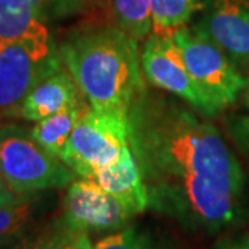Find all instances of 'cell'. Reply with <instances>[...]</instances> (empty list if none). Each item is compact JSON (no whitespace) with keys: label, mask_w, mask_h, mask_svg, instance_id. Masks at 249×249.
Returning <instances> with one entry per match:
<instances>
[{"label":"cell","mask_w":249,"mask_h":249,"mask_svg":"<svg viewBox=\"0 0 249 249\" xmlns=\"http://www.w3.org/2000/svg\"><path fill=\"white\" fill-rule=\"evenodd\" d=\"M199 7V0H152L154 35H173L176 29L186 27L187 21Z\"/></svg>","instance_id":"2e32d148"},{"label":"cell","mask_w":249,"mask_h":249,"mask_svg":"<svg viewBox=\"0 0 249 249\" xmlns=\"http://www.w3.org/2000/svg\"><path fill=\"white\" fill-rule=\"evenodd\" d=\"M172 36L190 75L216 107L223 111L231 106L248 85L235 64L208 37L194 29L181 27Z\"/></svg>","instance_id":"8992f818"},{"label":"cell","mask_w":249,"mask_h":249,"mask_svg":"<svg viewBox=\"0 0 249 249\" xmlns=\"http://www.w3.org/2000/svg\"><path fill=\"white\" fill-rule=\"evenodd\" d=\"M88 0H52V17L70 16L79 11Z\"/></svg>","instance_id":"ffe728a7"},{"label":"cell","mask_w":249,"mask_h":249,"mask_svg":"<svg viewBox=\"0 0 249 249\" xmlns=\"http://www.w3.org/2000/svg\"><path fill=\"white\" fill-rule=\"evenodd\" d=\"M52 0H0V37L49 35Z\"/></svg>","instance_id":"7c38bea8"},{"label":"cell","mask_w":249,"mask_h":249,"mask_svg":"<svg viewBox=\"0 0 249 249\" xmlns=\"http://www.w3.org/2000/svg\"><path fill=\"white\" fill-rule=\"evenodd\" d=\"M58 54L96 111L127 116L145 90L137 40L118 27L80 28L65 37Z\"/></svg>","instance_id":"7a4b0ae2"},{"label":"cell","mask_w":249,"mask_h":249,"mask_svg":"<svg viewBox=\"0 0 249 249\" xmlns=\"http://www.w3.org/2000/svg\"><path fill=\"white\" fill-rule=\"evenodd\" d=\"M129 144L127 116L86 107L68 142L62 162L82 178L91 180Z\"/></svg>","instance_id":"5b68a950"},{"label":"cell","mask_w":249,"mask_h":249,"mask_svg":"<svg viewBox=\"0 0 249 249\" xmlns=\"http://www.w3.org/2000/svg\"><path fill=\"white\" fill-rule=\"evenodd\" d=\"M0 173L18 194H36L71 184L75 173L47 152L31 132L16 126L0 127Z\"/></svg>","instance_id":"277c9868"},{"label":"cell","mask_w":249,"mask_h":249,"mask_svg":"<svg viewBox=\"0 0 249 249\" xmlns=\"http://www.w3.org/2000/svg\"><path fill=\"white\" fill-rule=\"evenodd\" d=\"M96 249H152L148 241L134 229L111 234L94 245Z\"/></svg>","instance_id":"ac0fdd59"},{"label":"cell","mask_w":249,"mask_h":249,"mask_svg":"<svg viewBox=\"0 0 249 249\" xmlns=\"http://www.w3.org/2000/svg\"><path fill=\"white\" fill-rule=\"evenodd\" d=\"M86 107L88 106L79 103L75 107L64 109L58 114H54L36 122L34 129L31 130L32 137L46 151L50 152L53 157L61 160L67 150L68 142L71 139L72 132Z\"/></svg>","instance_id":"4fadbf2b"},{"label":"cell","mask_w":249,"mask_h":249,"mask_svg":"<svg viewBox=\"0 0 249 249\" xmlns=\"http://www.w3.org/2000/svg\"><path fill=\"white\" fill-rule=\"evenodd\" d=\"M245 101H247V106L249 108V80H248V85H247V91H245Z\"/></svg>","instance_id":"cb8c5ba5"},{"label":"cell","mask_w":249,"mask_h":249,"mask_svg":"<svg viewBox=\"0 0 249 249\" xmlns=\"http://www.w3.org/2000/svg\"><path fill=\"white\" fill-rule=\"evenodd\" d=\"M37 198L34 194L19 196L14 201L0 205V248L21 241L31 224Z\"/></svg>","instance_id":"5bb4252c"},{"label":"cell","mask_w":249,"mask_h":249,"mask_svg":"<svg viewBox=\"0 0 249 249\" xmlns=\"http://www.w3.org/2000/svg\"><path fill=\"white\" fill-rule=\"evenodd\" d=\"M127 122L148 206L187 229L211 234L240 220L245 173L213 124L145 90L129 109Z\"/></svg>","instance_id":"6da1fadb"},{"label":"cell","mask_w":249,"mask_h":249,"mask_svg":"<svg viewBox=\"0 0 249 249\" xmlns=\"http://www.w3.org/2000/svg\"><path fill=\"white\" fill-rule=\"evenodd\" d=\"M151 7L152 0H114V22L126 35L134 40H140L151 31Z\"/></svg>","instance_id":"9a60e30c"},{"label":"cell","mask_w":249,"mask_h":249,"mask_svg":"<svg viewBox=\"0 0 249 249\" xmlns=\"http://www.w3.org/2000/svg\"><path fill=\"white\" fill-rule=\"evenodd\" d=\"M142 71L152 86L186 101L196 114L214 116L220 112L209 96L190 75L173 36L152 34L140 54Z\"/></svg>","instance_id":"52a82bcc"},{"label":"cell","mask_w":249,"mask_h":249,"mask_svg":"<svg viewBox=\"0 0 249 249\" xmlns=\"http://www.w3.org/2000/svg\"><path fill=\"white\" fill-rule=\"evenodd\" d=\"M229 130L238 150L249 160V115L237 116L231 119L229 124Z\"/></svg>","instance_id":"d6986e66"},{"label":"cell","mask_w":249,"mask_h":249,"mask_svg":"<svg viewBox=\"0 0 249 249\" xmlns=\"http://www.w3.org/2000/svg\"><path fill=\"white\" fill-rule=\"evenodd\" d=\"M0 249H36V244H34V245H28L25 242L19 241L17 244H13V245H9V247H4V248Z\"/></svg>","instance_id":"603a6c76"},{"label":"cell","mask_w":249,"mask_h":249,"mask_svg":"<svg viewBox=\"0 0 249 249\" xmlns=\"http://www.w3.org/2000/svg\"><path fill=\"white\" fill-rule=\"evenodd\" d=\"M61 67L50 35L0 37V122L19 116L29 91Z\"/></svg>","instance_id":"3957f363"},{"label":"cell","mask_w":249,"mask_h":249,"mask_svg":"<svg viewBox=\"0 0 249 249\" xmlns=\"http://www.w3.org/2000/svg\"><path fill=\"white\" fill-rule=\"evenodd\" d=\"M18 196H19L16 194V193L10 188V186L6 183V180H4V178H3L1 173H0V205L11 202V201H14Z\"/></svg>","instance_id":"44dd1931"},{"label":"cell","mask_w":249,"mask_h":249,"mask_svg":"<svg viewBox=\"0 0 249 249\" xmlns=\"http://www.w3.org/2000/svg\"><path fill=\"white\" fill-rule=\"evenodd\" d=\"M133 214L115 196L88 178L73 180L64 198L60 222L82 231H107L124 227Z\"/></svg>","instance_id":"ba28073f"},{"label":"cell","mask_w":249,"mask_h":249,"mask_svg":"<svg viewBox=\"0 0 249 249\" xmlns=\"http://www.w3.org/2000/svg\"><path fill=\"white\" fill-rule=\"evenodd\" d=\"M193 29L208 37L235 65L249 68V0H213Z\"/></svg>","instance_id":"9c48e42d"},{"label":"cell","mask_w":249,"mask_h":249,"mask_svg":"<svg viewBox=\"0 0 249 249\" xmlns=\"http://www.w3.org/2000/svg\"><path fill=\"white\" fill-rule=\"evenodd\" d=\"M36 249H96L89 238V232L71 229L61 222L45 238L36 242Z\"/></svg>","instance_id":"e0dca14e"},{"label":"cell","mask_w":249,"mask_h":249,"mask_svg":"<svg viewBox=\"0 0 249 249\" xmlns=\"http://www.w3.org/2000/svg\"><path fill=\"white\" fill-rule=\"evenodd\" d=\"M78 91L79 88L72 79L71 73L61 67L29 91L21 106L19 118L39 122L64 109L75 107L79 104Z\"/></svg>","instance_id":"8fae6325"},{"label":"cell","mask_w":249,"mask_h":249,"mask_svg":"<svg viewBox=\"0 0 249 249\" xmlns=\"http://www.w3.org/2000/svg\"><path fill=\"white\" fill-rule=\"evenodd\" d=\"M91 180L108 194L115 196L133 216L144 212L150 205L148 190L129 144L121 151L116 160L98 170Z\"/></svg>","instance_id":"30bf717a"},{"label":"cell","mask_w":249,"mask_h":249,"mask_svg":"<svg viewBox=\"0 0 249 249\" xmlns=\"http://www.w3.org/2000/svg\"><path fill=\"white\" fill-rule=\"evenodd\" d=\"M224 249H249V235L232 241L229 245H226Z\"/></svg>","instance_id":"7402d4cb"}]
</instances>
